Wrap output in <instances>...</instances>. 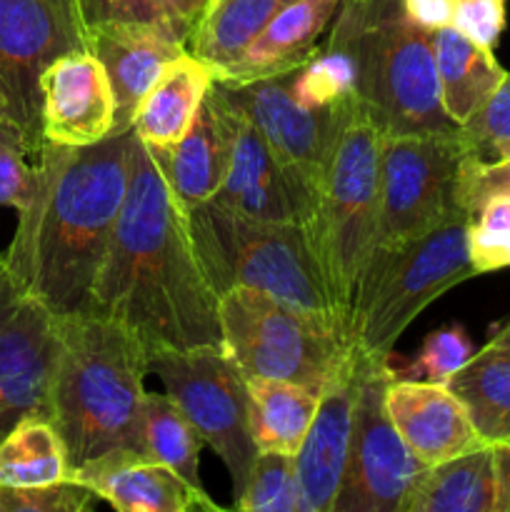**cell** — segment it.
<instances>
[{
	"label": "cell",
	"instance_id": "obj_37",
	"mask_svg": "<svg viewBox=\"0 0 510 512\" xmlns=\"http://www.w3.org/2000/svg\"><path fill=\"white\" fill-rule=\"evenodd\" d=\"M500 193H510V155L498 160H483L465 153L458 170V205L475 218L480 205Z\"/></svg>",
	"mask_w": 510,
	"mask_h": 512
},
{
	"label": "cell",
	"instance_id": "obj_4",
	"mask_svg": "<svg viewBox=\"0 0 510 512\" xmlns=\"http://www.w3.org/2000/svg\"><path fill=\"white\" fill-rule=\"evenodd\" d=\"M325 45L353 60L358 100L385 135L458 130L440 103L433 33L403 0H343Z\"/></svg>",
	"mask_w": 510,
	"mask_h": 512
},
{
	"label": "cell",
	"instance_id": "obj_35",
	"mask_svg": "<svg viewBox=\"0 0 510 512\" xmlns=\"http://www.w3.org/2000/svg\"><path fill=\"white\" fill-rule=\"evenodd\" d=\"M35 158L23 130L10 118L0 120V208L20 210L35 188Z\"/></svg>",
	"mask_w": 510,
	"mask_h": 512
},
{
	"label": "cell",
	"instance_id": "obj_26",
	"mask_svg": "<svg viewBox=\"0 0 510 512\" xmlns=\"http://www.w3.org/2000/svg\"><path fill=\"white\" fill-rule=\"evenodd\" d=\"M245 385L250 435L258 453L298 455L318 410L320 390L273 378H245Z\"/></svg>",
	"mask_w": 510,
	"mask_h": 512
},
{
	"label": "cell",
	"instance_id": "obj_34",
	"mask_svg": "<svg viewBox=\"0 0 510 512\" xmlns=\"http://www.w3.org/2000/svg\"><path fill=\"white\" fill-rule=\"evenodd\" d=\"M465 153L483 160L510 155V73L493 95L458 128Z\"/></svg>",
	"mask_w": 510,
	"mask_h": 512
},
{
	"label": "cell",
	"instance_id": "obj_25",
	"mask_svg": "<svg viewBox=\"0 0 510 512\" xmlns=\"http://www.w3.org/2000/svg\"><path fill=\"white\" fill-rule=\"evenodd\" d=\"M433 53L440 103L445 115L460 128L498 90L508 70L495 60L493 50L473 43L453 25L435 30Z\"/></svg>",
	"mask_w": 510,
	"mask_h": 512
},
{
	"label": "cell",
	"instance_id": "obj_27",
	"mask_svg": "<svg viewBox=\"0 0 510 512\" xmlns=\"http://www.w3.org/2000/svg\"><path fill=\"white\" fill-rule=\"evenodd\" d=\"M480 438L510 445V350L488 343L448 380Z\"/></svg>",
	"mask_w": 510,
	"mask_h": 512
},
{
	"label": "cell",
	"instance_id": "obj_15",
	"mask_svg": "<svg viewBox=\"0 0 510 512\" xmlns=\"http://www.w3.org/2000/svg\"><path fill=\"white\" fill-rule=\"evenodd\" d=\"M115 90L88 48L60 55L40 75V128L50 143L83 148L115 135Z\"/></svg>",
	"mask_w": 510,
	"mask_h": 512
},
{
	"label": "cell",
	"instance_id": "obj_30",
	"mask_svg": "<svg viewBox=\"0 0 510 512\" xmlns=\"http://www.w3.org/2000/svg\"><path fill=\"white\" fill-rule=\"evenodd\" d=\"M205 440L168 393H145L143 453L160 460L198 493H205L198 463Z\"/></svg>",
	"mask_w": 510,
	"mask_h": 512
},
{
	"label": "cell",
	"instance_id": "obj_39",
	"mask_svg": "<svg viewBox=\"0 0 510 512\" xmlns=\"http://www.w3.org/2000/svg\"><path fill=\"white\" fill-rule=\"evenodd\" d=\"M78 3L88 30L100 28V25H160L165 28L153 0H78Z\"/></svg>",
	"mask_w": 510,
	"mask_h": 512
},
{
	"label": "cell",
	"instance_id": "obj_28",
	"mask_svg": "<svg viewBox=\"0 0 510 512\" xmlns=\"http://www.w3.org/2000/svg\"><path fill=\"white\" fill-rule=\"evenodd\" d=\"M293 0H208L188 35V50L218 73Z\"/></svg>",
	"mask_w": 510,
	"mask_h": 512
},
{
	"label": "cell",
	"instance_id": "obj_45",
	"mask_svg": "<svg viewBox=\"0 0 510 512\" xmlns=\"http://www.w3.org/2000/svg\"><path fill=\"white\" fill-rule=\"evenodd\" d=\"M490 343L500 345V348H508L510 350V318L505 320L503 325H500L498 330H495V335L490 338Z\"/></svg>",
	"mask_w": 510,
	"mask_h": 512
},
{
	"label": "cell",
	"instance_id": "obj_43",
	"mask_svg": "<svg viewBox=\"0 0 510 512\" xmlns=\"http://www.w3.org/2000/svg\"><path fill=\"white\" fill-rule=\"evenodd\" d=\"M473 223L483 230H493V233H510V193H500L485 200L475 213Z\"/></svg>",
	"mask_w": 510,
	"mask_h": 512
},
{
	"label": "cell",
	"instance_id": "obj_14",
	"mask_svg": "<svg viewBox=\"0 0 510 512\" xmlns=\"http://www.w3.org/2000/svg\"><path fill=\"white\" fill-rule=\"evenodd\" d=\"M60 318L25 293L0 250V440L23 418H50Z\"/></svg>",
	"mask_w": 510,
	"mask_h": 512
},
{
	"label": "cell",
	"instance_id": "obj_42",
	"mask_svg": "<svg viewBox=\"0 0 510 512\" xmlns=\"http://www.w3.org/2000/svg\"><path fill=\"white\" fill-rule=\"evenodd\" d=\"M403 8L413 23L435 33L455 23L458 0H403Z\"/></svg>",
	"mask_w": 510,
	"mask_h": 512
},
{
	"label": "cell",
	"instance_id": "obj_8",
	"mask_svg": "<svg viewBox=\"0 0 510 512\" xmlns=\"http://www.w3.org/2000/svg\"><path fill=\"white\" fill-rule=\"evenodd\" d=\"M220 348L243 378L323 390L353 343L350 335L273 295L233 288L218 298Z\"/></svg>",
	"mask_w": 510,
	"mask_h": 512
},
{
	"label": "cell",
	"instance_id": "obj_24",
	"mask_svg": "<svg viewBox=\"0 0 510 512\" xmlns=\"http://www.w3.org/2000/svg\"><path fill=\"white\" fill-rule=\"evenodd\" d=\"M403 512H498L495 445L430 465L410 490Z\"/></svg>",
	"mask_w": 510,
	"mask_h": 512
},
{
	"label": "cell",
	"instance_id": "obj_19",
	"mask_svg": "<svg viewBox=\"0 0 510 512\" xmlns=\"http://www.w3.org/2000/svg\"><path fill=\"white\" fill-rule=\"evenodd\" d=\"M385 408L428 468L490 445L475 430L463 400L443 383L393 378L385 390Z\"/></svg>",
	"mask_w": 510,
	"mask_h": 512
},
{
	"label": "cell",
	"instance_id": "obj_38",
	"mask_svg": "<svg viewBox=\"0 0 510 512\" xmlns=\"http://www.w3.org/2000/svg\"><path fill=\"white\" fill-rule=\"evenodd\" d=\"M508 20V0H458L453 28L468 35L473 43L493 50Z\"/></svg>",
	"mask_w": 510,
	"mask_h": 512
},
{
	"label": "cell",
	"instance_id": "obj_29",
	"mask_svg": "<svg viewBox=\"0 0 510 512\" xmlns=\"http://www.w3.org/2000/svg\"><path fill=\"white\" fill-rule=\"evenodd\" d=\"M68 478V450L45 415L23 418L0 440V485L28 488Z\"/></svg>",
	"mask_w": 510,
	"mask_h": 512
},
{
	"label": "cell",
	"instance_id": "obj_16",
	"mask_svg": "<svg viewBox=\"0 0 510 512\" xmlns=\"http://www.w3.org/2000/svg\"><path fill=\"white\" fill-rule=\"evenodd\" d=\"M225 103L230 125V163L213 203L253 220L308 225L313 213L308 195L285 173L263 135L230 103L228 95Z\"/></svg>",
	"mask_w": 510,
	"mask_h": 512
},
{
	"label": "cell",
	"instance_id": "obj_31",
	"mask_svg": "<svg viewBox=\"0 0 510 512\" xmlns=\"http://www.w3.org/2000/svg\"><path fill=\"white\" fill-rule=\"evenodd\" d=\"M290 93L308 110L335 108L358 98L353 60L343 50L323 43L318 53L293 73Z\"/></svg>",
	"mask_w": 510,
	"mask_h": 512
},
{
	"label": "cell",
	"instance_id": "obj_5",
	"mask_svg": "<svg viewBox=\"0 0 510 512\" xmlns=\"http://www.w3.org/2000/svg\"><path fill=\"white\" fill-rule=\"evenodd\" d=\"M183 215L200 268L218 298L233 288L258 290L350 335L305 225L245 218L213 200Z\"/></svg>",
	"mask_w": 510,
	"mask_h": 512
},
{
	"label": "cell",
	"instance_id": "obj_7",
	"mask_svg": "<svg viewBox=\"0 0 510 512\" xmlns=\"http://www.w3.org/2000/svg\"><path fill=\"white\" fill-rule=\"evenodd\" d=\"M470 223V215H455L365 270L350 323L358 353L390 358L395 340L433 300L473 278Z\"/></svg>",
	"mask_w": 510,
	"mask_h": 512
},
{
	"label": "cell",
	"instance_id": "obj_41",
	"mask_svg": "<svg viewBox=\"0 0 510 512\" xmlns=\"http://www.w3.org/2000/svg\"><path fill=\"white\" fill-rule=\"evenodd\" d=\"M153 3L165 28L173 35H178L180 40H185V45H188L190 30H193L195 20L200 18L208 0H153Z\"/></svg>",
	"mask_w": 510,
	"mask_h": 512
},
{
	"label": "cell",
	"instance_id": "obj_21",
	"mask_svg": "<svg viewBox=\"0 0 510 512\" xmlns=\"http://www.w3.org/2000/svg\"><path fill=\"white\" fill-rule=\"evenodd\" d=\"M185 48V40L160 25H100L88 30V50L105 65L115 90V135L133 130L143 95Z\"/></svg>",
	"mask_w": 510,
	"mask_h": 512
},
{
	"label": "cell",
	"instance_id": "obj_10",
	"mask_svg": "<svg viewBox=\"0 0 510 512\" xmlns=\"http://www.w3.org/2000/svg\"><path fill=\"white\" fill-rule=\"evenodd\" d=\"M150 373L180 405L205 445L218 453L233 480V495L245 488L258 448L250 435L248 385L220 345L153 350Z\"/></svg>",
	"mask_w": 510,
	"mask_h": 512
},
{
	"label": "cell",
	"instance_id": "obj_6",
	"mask_svg": "<svg viewBox=\"0 0 510 512\" xmlns=\"http://www.w3.org/2000/svg\"><path fill=\"white\" fill-rule=\"evenodd\" d=\"M383 138L385 133L358 100L340 130L305 225L325 285L348 330L378 233Z\"/></svg>",
	"mask_w": 510,
	"mask_h": 512
},
{
	"label": "cell",
	"instance_id": "obj_18",
	"mask_svg": "<svg viewBox=\"0 0 510 512\" xmlns=\"http://www.w3.org/2000/svg\"><path fill=\"white\" fill-rule=\"evenodd\" d=\"M118 512H218L208 493L190 488L175 470L133 448H115L70 473Z\"/></svg>",
	"mask_w": 510,
	"mask_h": 512
},
{
	"label": "cell",
	"instance_id": "obj_1",
	"mask_svg": "<svg viewBox=\"0 0 510 512\" xmlns=\"http://www.w3.org/2000/svg\"><path fill=\"white\" fill-rule=\"evenodd\" d=\"M90 310L128 325L148 355L220 345L218 295L200 268L183 210L138 138Z\"/></svg>",
	"mask_w": 510,
	"mask_h": 512
},
{
	"label": "cell",
	"instance_id": "obj_36",
	"mask_svg": "<svg viewBox=\"0 0 510 512\" xmlns=\"http://www.w3.org/2000/svg\"><path fill=\"white\" fill-rule=\"evenodd\" d=\"M95 500L93 490L73 478L28 488L0 485V512H85Z\"/></svg>",
	"mask_w": 510,
	"mask_h": 512
},
{
	"label": "cell",
	"instance_id": "obj_2",
	"mask_svg": "<svg viewBox=\"0 0 510 512\" xmlns=\"http://www.w3.org/2000/svg\"><path fill=\"white\" fill-rule=\"evenodd\" d=\"M135 133L70 148L45 140L35 188L3 253L15 283L58 318L90 313L130 180Z\"/></svg>",
	"mask_w": 510,
	"mask_h": 512
},
{
	"label": "cell",
	"instance_id": "obj_3",
	"mask_svg": "<svg viewBox=\"0 0 510 512\" xmlns=\"http://www.w3.org/2000/svg\"><path fill=\"white\" fill-rule=\"evenodd\" d=\"M148 373V350L128 325L95 310L60 318L50 423L68 450L70 473L115 448L143 453Z\"/></svg>",
	"mask_w": 510,
	"mask_h": 512
},
{
	"label": "cell",
	"instance_id": "obj_13",
	"mask_svg": "<svg viewBox=\"0 0 510 512\" xmlns=\"http://www.w3.org/2000/svg\"><path fill=\"white\" fill-rule=\"evenodd\" d=\"M295 73V70H293ZM293 73L250 83H220L230 103L255 125L285 173L315 205L330 155L358 98L325 110H308L290 93Z\"/></svg>",
	"mask_w": 510,
	"mask_h": 512
},
{
	"label": "cell",
	"instance_id": "obj_46",
	"mask_svg": "<svg viewBox=\"0 0 510 512\" xmlns=\"http://www.w3.org/2000/svg\"><path fill=\"white\" fill-rule=\"evenodd\" d=\"M8 115H5V100H3V93H0V120H5Z\"/></svg>",
	"mask_w": 510,
	"mask_h": 512
},
{
	"label": "cell",
	"instance_id": "obj_33",
	"mask_svg": "<svg viewBox=\"0 0 510 512\" xmlns=\"http://www.w3.org/2000/svg\"><path fill=\"white\" fill-rule=\"evenodd\" d=\"M475 355V345L470 340L468 330L460 323L443 325L428 333L418 350V358L408 365V370L395 373V378L405 380H425V383H443L468 363Z\"/></svg>",
	"mask_w": 510,
	"mask_h": 512
},
{
	"label": "cell",
	"instance_id": "obj_11",
	"mask_svg": "<svg viewBox=\"0 0 510 512\" xmlns=\"http://www.w3.org/2000/svg\"><path fill=\"white\" fill-rule=\"evenodd\" d=\"M393 378L390 358L363 355L348 460L330 512H403L410 490L428 470L385 408Z\"/></svg>",
	"mask_w": 510,
	"mask_h": 512
},
{
	"label": "cell",
	"instance_id": "obj_23",
	"mask_svg": "<svg viewBox=\"0 0 510 512\" xmlns=\"http://www.w3.org/2000/svg\"><path fill=\"white\" fill-rule=\"evenodd\" d=\"M215 70L188 48L170 60L133 118V133L148 150L173 148L193 128L205 95L213 88Z\"/></svg>",
	"mask_w": 510,
	"mask_h": 512
},
{
	"label": "cell",
	"instance_id": "obj_12",
	"mask_svg": "<svg viewBox=\"0 0 510 512\" xmlns=\"http://www.w3.org/2000/svg\"><path fill=\"white\" fill-rule=\"evenodd\" d=\"M83 48L88 28L78 0H0V93L33 155L45 143L40 75L60 55Z\"/></svg>",
	"mask_w": 510,
	"mask_h": 512
},
{
	"label": "cell",
	"instance_id": "obj_22",
	"mask_svg": "<svg viewBox=\"0 0 510 512\" xmlns=\"http://www.w3.org/2000/svg\"><path fill=\"white\" fill-rule=\"evenodd\" d=\"M343 0H293L285 5L263 33L225 68L215 80L230 85L260 78H278L308 63L320 48V38L333 23Z\"/></svg>",
	"mask_w": 510,
	"mask_h": 512
},
{
	"label": "cell",
	"instance_id": "obj_9",
	"mask_svg": "<svg viewBox=\"0 0 510 512\" xmlns=\"http://www.w3.org/2000/svg\"><path fill=\"white\" fill-rule=\"evenodd\" d=\"M463 155L465 145L458 130L385 135L380 155L378 233L368 268L445 220L465 213L455 195Z\"/></svg>",
	"mask_w": 510,
	"mask_h": 512
},
{
	"label": "cell",
	"instance_id": "obj_44",
	"mask_svg": "<svg viewBox=\"0 0 510 512\" xmlns=\"http://www.w3.org/2000/svg\"><path fill=\"white\" fill-rule=\"evenodd\" d=\"M498 465V512H510V445H495Z\"/></svg>",
	"mask_w": 510,
	"mask_h": 512
},
{
	"label": "cell",
	"instance_id": "obj_20",
	"mask_svg": "<svg viewBox=\"0 0 510 512\" xmlns=\"http://www.w3.org/2000/svg\"><path fill=\"white\" fill-rule=\"evenodd\" d=\"M148 153L163 173L180 210H190L215 198L230 163L228 103L218 80L205 95L188 135L173 148Z\"/></svg>",
	"mask_w": 510,
	"mask_h": 512
},
{
	"label": "cell",
	"instance_id": "obj_32",
	"mask_svg": "<svg viewBox=\"0 0 510 512\" xmlns=\"http://www.w3.org/2000/svg\"><path fill=\"white\" fill-rule=\"evenodd\" d=\"M240 512H303L295 455L258 453L245 488L235 498Z\"/></svg>",
	"mask_w": 510,
	"mask_h": 512
},
{
	"label": "cell",
	"instance_id": "obj_40",
	"mask_svg": "<svg viewBox=\"0 0 510 512\" xmlns=\"http://www.w3.org/2000/svg\"><path fill=\"white\" fill-rule=\"evenodd\" d=\"M468 250L475 275L510 268V233H493L470 223Z\"/></svg>",
	"mask_w": 510,
	"mask_h": 512
},
{
	"label": "cell",
	"instance_id": "obj_17",
	"mask_svg": "<svg viewBox=\"0 0 510 512\" xmlns=\"http://www.w3.org/2000/svg\"><path fill=\"white\" fill-rule=\"evenodd\" d=\"M363 355L355 348L345 355L328 383L320 390V403L308 435L295 455L303 493V512H330L343 483L353 433L355 398H358Z\"/></svg>",
	"mask_w": 510,
	"mask_h": 512
}]
</instances>
